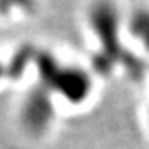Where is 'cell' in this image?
I'll return each instance as SVG.
<instances>
[{"mask_svg":"<svg viewBox=\"0 0 149 149\" xmlns=\"http://www.w3.org/2000/svg\"><path fill=\"white\" fill-rule=\"evenodd\" d=\"M91 28L101 43V52L96 55V68L101 71H111L113 65L124 58L123 47L118 40L116 12L109 5H100L91 12Z\"/></svg>","mask_w":149,"mask_h":149,"instance_id":"cell-1","label":"cell"},{"mask_svg":"<svg viewBox=\"0 0 149 149\" xmlns=\"http://www.w3.org/2000/svg\"><path fill=\"white\" fill-rule=\"evenodd\" d=\"M129 30L134 38L149 52V10H138L131 17Z\"/></svg>","mask_w":149,"mask_h":149,"instance_id":"cell-3","label":"cell"},{"mask_svg":"<svg viewBox=\"0 0 149 149\" xmlns=\"http://www.w3.org/2000/svg\"><path fill=\"white\" fill-rule=\"evenodd\" d=\"M3 71H5V66H3V65H2V61H0V76H2V74H3Z\"/></svg>","mask_w":149,"mask_h":149,"instance_id":"cell-4","label":"cell"},{"mask_svg":"<svg viewBox=\"0 0 149 149\" xmlns=\"http://www.w3.org/2000/svg\"><path fill=\"white\" fill-rule=\"evenodd\" d=\"M48 88L43 85L28 91L22 104V123L28 133L42 134L47 131L53 119V101Z\"/></svg>","mask_w":149,"mask_h":149,"instance_id":"cell-2","label":"cell"}]
</instances>
